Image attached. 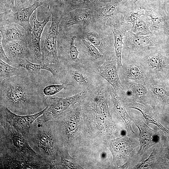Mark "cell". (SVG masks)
Returning <instances> with one entry per match:
<instances>
[{"label":"cell","instance_id":"cell-1","mask_svg":"<svg viewBox=\"0 0 169 169\" xmlns=\"http://www.w3.org/2000/svg\"><path fill=\"white\" fill-rule=\"evenodd\" d=\"M36 75L27 70L0 82V105L17 115H27L43 110L47 106L42 85Z\"/></svg>","mask_w":169,"mask_h":169},{"label":"cell","instance_id":"cell-2","mask_svg":"<svg viewBox=\"0 0 169 169\" xmlns=\"http://www.w3.org/2000/svg\"><path fill=\"white\" fill-rule=\"evenodd\" d=\"M107 90L98 86L82 100L81 117L85 136L104 141L110 139L115 126L109 110Z\"/></svg>","mask_w":169,"mask_h":169},{"label":"cell","instance_id":"cell-3","mask_svg":"<svg viewBox=\"0 0 169 169\" xmlns=\"http://www.w3.org/2000/svg\"><path fill=\"white\" fill-rule=\"evenodd\" d=\"M0 155L21 161H45L32 149L21 134L8 123L1 118Z\"/></svg>","mask_w":169,"mask_h":169},{"label":"cell","instance_id":"cell-4","mask_svg":"<svg viewBox=\"0 0 169 169\" xmlns=\"http://www.w3.org/2000/svg\"><path fill=\"white\" fill-rule=\"evenodd\" d=\"M76 104L52 120L60 147L66 148L69 153H73L76 147L77 140H80V137L84 135L81 107L79 105L76 107Z\"/></svg>","mask_w":169,"mask_h":169},{"label":"cell","instance_id":"cell-5","mask_svg":"<svg viewBox=\"0 0 169 169\" xmlns=\"http://www.w3.org/2000/svg\"><path fill=\"white\" fill-rule=\"evenodd\" d=\"M26 140L32 149L45 161L50 163L56 159L60 146L52 120L42 125L34 122Z\"/></svg>","mask_w":169,"mask_h":169},{"label":"cell","instance_id":"cell-6","mask_svg":"<svg viewBox=\"0 0 169 169\" xmlns=\"http://www.w3.org/2000/svg\"><path fill=\"white\" fill-rule=\"evenodd\" d=\"M166 38L165 34L151 32L150 35L140 36L129 31L123 40L122 60L138 58L153 47H164Z\"/></svg>","mask_w":169,"mask_h":169},{"label":"cell","instance_id":"cell-7","mask_svg":"<svg viewBox=\"0 0 169 169\" xmlns=\"http://www.w3.org/2000/svg\"><path fill=\"white\" fill-rule=\"evenodd\" d=\"M48 9L51 16V24L41 49V63L61 65L58 54L57 41L59 24L64 14L57 0H50Z\"/></svg>","mask_w":169,"mask_h":169},{"label":"cell","instance_id":"cell-8","mask_svg":"<svg viewBox=\"0 0 169 169\" xmlns=\"http://www.w3.org/2000/svg\"><path fill=\"white\" fill-rule=\"evenodd\" d=\"M81 31V26L79 25L59 29L58 54L61 65L65 68L72 66L80 62L78 58L80 53L74 42Z\"/></svg>","mask_w":169,"mask_h":169},{"label":"cell","instance_id":"cell-9","mask_svg":"<svg viewBox=\"0 0 169 169\" xmlns=\"http://www.w3.org/2000/svg\"><path fill=\"white\" fill-rule=\"evenodd\" d=\"M164 47H153L136 59L143 67L148 79L165 80L169 73V57Z\"/></svg>","mask_w":169,"mask_h":169},{"label":"cell","instance_id":"cell-10","mask_svg":"<svg viewBox=\"0 0 169 169\" xmlns=\"http://www.w3.org/2000/svg\"><path fill=\"white\" fill-rule=\"evenodd\" d=\"M81 34L106 58L115 55L112 32L107 25L93 22L81 26Z\"/></svg>","mask_w":169,"mask_h":169},{"label":"cell","instance_id":"cell-11","mask_svg":"<svg viewBox=\"0 0 169 169\" xmlns=\"http://www.w3.org/2000/svg\"><path fill=\"white\" fill-rule=\"evenodd\" d=\"M136 3L148 17L151 32L165 34L169 30V14L161 0H139Z\"/></svg>","mask_w":169,"mask_h":169},{"label":"cell","instance_id":"cell-12","mask_svg":"<svg viewBox=\"0 0 169 169\" xmlns=\"http://www.w3.org/2000/svg\"><path fill=\"white\" fill-rule=\"evenodd\" d=\"M87 91L83 90L74 95L66 98L47 97L46 102L48 107L34 122L42 125L53 120L78 103L81 102L86 96Z\"/></svg>","mask_w":169,"mask_h":169},{"label":"cell","instance_id":"cell-13","mask_svg":"<svg viewBox=\"0 0 169 169\" xmlns=\"http://www.w3.org/2000/svg\"><path fill=\"white\" fill-rule=\"evenodd\" d=\"M48 107L47 106L43 110L37 113L30 115H22L15 114L10 110L6 106L0 105V118L8 123L26 139L33 122L44 112Z\"/></svg>","mask_w":169,"mask_h":169},{"label":"cell","instance_id":"cell-14","mask_svg":"<svg viewBox=\"0 0 169 169\" xmlns=\"http://www.w3.org/2000/svg\"><path fill=\"white\" fill-rule=\"evenodd\" d=\"M145 85L147 91V105L155 110L169 105V88L164 80L149 79Z\"/></svg>","mask_w":169,"mask_h":169},{"label":"cell","instance_id":"cell-15","mask_svg":"<svg viewBox=\"0 0 169 169\" xmlns=\"http://www.w3.org/2000/svg\"><path fill=\"white\" fill-rule=\"evenodd\" d=\"M106 24L110 28L113 34V44L118 71L122 66L121 53L123 45V37L128 31L131 30L132 25L124 22L122 13L109 18L107 21Z\"/></svg>","mask_w":169,"mask_h":169},{"label":"cell","instance_id":"cell-16","mask_svg":"<svg viewBox=\"0 0 169 169\" xmlns=\"http://www.w3.org/2000/svg\"><path fill=\"white\" fill-rule=\"evenodd\" d=\"M48 5L47 0H37L30 6L20 11L8 10L0 14V22L14 23L22 27L25 31L31 32L32 27L30 19L36 9L39 7Z\"/></svg>","mask_w":169,"mask_h":169},{"label":"cell","instance_id":"cell-17","mask_svg":"<svg viewBox=\"0 0 169 169\" xmlns=\"http://www.w3.org/2000/svg\"><path fill=\"white\" fill-rule=\"evenodd\" d=\"M122 66L118 70L121 82L131 81L145 85L149 79L140 62L136 59L122 60Z\"/></svg>","mask_w":169,"mask_h":169},{"label":"cell","instance_id":"cell-18","mask_svg":"<svg viewBox=\"0 0 169 169\" xmlns=\"http://www.w3.org/2000/svg\"><path fill=\"white\" fill-rule=\"evenodd\" d=\"M30 38L2 43L4 50L12 63V66L18 67L19 64L25 59L33 62L28 44Z\"/></svg>","mask_w":169,"mask_h":169},{"label":"cell","instance_id":"cell-19","mask_svg":"<svg viewBox=\"0 0 169 169\" xmlns=\"http://www.w3.org/2000/svg\"><path fill=\"white\" fill-rule=\"evenodd\" d=\"M36 10L31 18L33 22V27L30 32L29 41V48L33 58V63L40 64L42 61V52L40 47V40L44 28L47 23L51 20V14L44 19L42 22L37 19Z\"/></svg>","mask_w":169,"mask_h":169},{"label":"cell","instance_id":"cell-20","mask_svg":"<svg viewBox=\"0 0 169 169\" xmlns=\"http://www.w3.org/2000/svg\"><path fill=\"white\" fill-rule=\"evenodd\" d=\"M107 96L111 111L114 115L123 122L127 130L128 135L132 136L135 134L131 126L130 117L127 112L126 106L118 95L116 90L108 83L107 87Z\"/></svg>","mask_w":169,"mask_h":169},{"label":"cell","instance_id":"cell-21","mask_svg":"<svg viewBox=\"0 0 169 169\" xmlns=\"http://www.w3.org/2000/svg\"><path fill=\"white\" fill-rule=\"evenodd\" d=\"M123 90L117 93L125 105L137 103L147 105V90L145 85L131 81L121 82Z\"/></svg>","mask_w":169,"mask_h":169},{"label":"cell","instance_id":"cell-22","mask_svg":"<svg viewBox=\"0 0 169 169\" xmlns=\"http://www.w3.org/2000/svg\"><path fill=\"white\" fill-rule=\"evenodd\" d=\"M115 55L107 58L103 64L97 68V73L105 80L116 91L123 90V87L118 74Z\"/></svg>","mask_w":169,"mask_h":169},{"label":"cell","instance_id":"cell-23","mask_svg":"<svg viewBox=\"0 0 169 169\" xmlns=\"http://www.w3.org/2000/svg\"><path fill=\"white\" fill-rule=\"evenodd\" d=\"M94 17V10L76 9L63 16L60 21L59 28H65L74 25L85 26L93 22Z\"/></svg>","mask_w":169,"mask_h":169},{"label":"cell","instance_id":"cell-24","mask_svg":"<svg viewBox=\"0 0 169 169\" xmlns=\"http://www.w3.org/2000/svg\"><path fill=\"white\" fill-rule=\"evenodd\" d=\"M74 43L80 53L81 61L96 62L105 61L107 58L102 55L94 45L82 36L81 31L76 38Z\"/></svg>","mask_w":169,"mask_h":169},{"label":"cell","instance_id":"cell-25","mask_svg":"<svg viewBox=\"0 0 169 169\" xmlns=\"http://www.w3.org/2000/svg\"><path fill=\"white\" fill-rule=\"evenodd\" d=\"M108 145L113 156V161L119 165L129 156L133 149L129 139L126 137H121L105 141Z\"/></svg>","mask_w":169,"mask_h":169},{"label":"cell","instance_id":"cell-26","mask_svg":"<svg viewBox=\"0 0 169 169\" xmlns=\"http://www.w3.org/2000/svg\"><path fill=\"white\" fill-rule=\"evenodd\" d=\"M128 0L110 2L104 6L94 10L93 22L106 25L109 18L123 12Z\"/></svg>","mask_w":169,"mask_h":169},{"label":"cell","instance_id":"cell-27","mask_svg":"<svg viewBox=\"0 0 169 169\" xmlns=\"http://www.w3.org/2000/svg\"><path fill=\"white\" fill-rule=\"evenodd\" d=\"M28 72L36 75H39L40 71L45 70L50 72L53 76L58 79L65 78L66 75L65 68L61 65L53 64L34 63L25 59L18 65Z\"/></svg>","mask_w":169,"mask_h":169},{"label":"cell","instance_id":"cell-28","mask_svg":"<svg viewBox=\"0 0 169 169\" xmlns=\"http://www.w3.org/2000/svg\"><path fill=\"white\" fill-rule=\"evenodd\" d=\"M0 167L3 169H51L50 163L45 161H21L0 155Z\"/></svg>","mask_w":169,"mask_h":169},{"label":"cell","instance_id":"cell-29","mask_svg":"<svg viewBox=\"0 0 169 169\" xmlns=\"http://www.w3.org/2000/svg\"><path fill=\"white\" fill-rule=\"evenodd\" d=\"M0 41L2 43L10 41L26 39L30 36V32L19 29L17 24L0 22Z\"/></svg>","mask_w":169,"mask_h":169},{"label":"cell","instance_id":"cell-30","mask_svg":"<svg viewBox=\"0 0 169 169\" xmlns=\"http://www.w3.org/2000/svg\"><path fill=\"white\" fill-rule=\"evenodd\" d=\"M65 15L77 8L92 10L104 6L108 3L105 0H57Z\"/></svg>","mask_w":169,"mask_h":169},{"label":"cell","instance_id":"cell-31","mask_svg":"<svg viewBox=\"0 0 169 169\" xmlns=\"http://www.w3.org/2000/svg\"><path fill=\"white\" fill-rule=\"evenodd\" d=\"M51 169H84L79 164L76 158L72 157L67 149L64 147L59 148L56 159L50 163Z\"/></svg>","mask_w":169,"mask_h":169},{"label":"cell","instance_id":"cell-32","mask_svg":"<svg viewBox=\"0 0 169 169\" xmlns=\"http://www.w3.org/2000/svg\"><path fill=\"white\" fill-rule=\"evenodd\" d=\"M135 125L139 131V136L140 148L138 154H142L157 141L155 131L148 127L144 122L141 124L137 123Z\"/></svg>","mask_w":169,"mask_h":169},{"label":"cell","instance_id":"cell-33","mask_svg":"<svg viewBox=\"0 0 169 169\" xmlns=\"http://www.w3.org/2000/svg\"><path fill=\"white\" fill-rule=\"evenodd\" d=\"M145 15L144 10L140 8L132 0H129L123 12V19L124 22L130 23L133 26L140 18Z\"/></svg>","mask_w":169,"mask_h":169},{"label":"cell","instance_id":"cell-34","mask_svg":"<svg viewBox=\"0 0 169 169\" xmlns=\"http://www.w3.org/2000/svg\"><path fill=\"white\" fill-rule=\"evenodd\" d=\"M0 81L13 76L21 74L27 70L22 67H17L11 65L0 59Z\"/></svg>","mask_w":169,"mask_h":169},{"label":"cell","instance_id":"cell-35","mask_svg":"<svg viewBox=\"0 0 169 169\" xmlns=\"http://www.w3.org/2000/svg\"><path fill=\"white\" fill-rule=\"evenodd\" d=\"M149 26L148 17L144 15L141 16L140 18L132 26L131 31L138 35H148L151 33Z\"/></svg>","mask_w":169,"mask_h":169},{"label":"cell","instance_id":"cell-36","mask_svg":"<svg viewBox=\"0 0 169 169\" xmlns=\"http://www.w3.org/2000/svg\"><path fill=\"white\" fill-rule=\"evenodd\" d=\"M66 76L68 78L66 80L72 79L75 82L79 84L85 85L89 83V80L88 78L82 72L76 70H71L69 68H66Z\"/></svg>","mask_w":169,"mask_h":169},{"label":"cell","instance_id":"cell-37","mask_svg":"<svg viewBox=\"0 0 169 169\" xmlns=\"http://www.w3.org/2000/svg\"><path fill=\"white\" fill-rule=\"evenodd\" d=\"M70 85L65 81L60 84L49 85L43 88V92L46 97L51 96L57 94L63 90L66 89Z\"/></svg>","mask_w":169,"mask_h":169},{"label":"cell","instance_id":"cell-38","mask_svg":"<svg viewBox=\"0 0 169 169\" xmlns=\"http://www.w3.org/2000/svg\"><path fill=\"white\" fill-rule=\"evenodd\" d=\"M15 0H0V13L8 10L15 12Z\"/></svg>","mask_w":169,"mask_h":169},{"label":"cell","instance_id":"cell-39","mask_svg":"<svg viewBox=\"0 0 169 169\" xmlns=\"http://www.w3.org/2000/svg\"><path fill=\"white\" fill-rule=\"evenodd\" d=\"M37 0H15V12L20 11L33 4Z\"/></svg>","mask_w":169,"mask_h":169},{"label":"cell","instance_id":"cell-40","mask_svg":"<svg viewBox=\"0 0 169 169\" xmlns=\"http://www.w3.org/2000/svg\"><path fill=\"white\" fill-rule=\"evenodd\" d=\"M155 156L154 151L146 160L141 162L136 167V169H149L152 167Z\"/></svg>","mask_w":169,"mask_h":169},{"label":"cell","instance_id":"cell-41","mask_svg":"<svg viewBox=\"0 0 169 169\" xmlns=\"http://www.w3.org/2000/svg\"><path fill=\"white\" fill-rule=\"evenodd\" d=\"M0 59L5 62L12 65V63L7 55L3 47L1 42L0 41Z\"/></svg>","mask_w":169,"mask_h":169},{"label":"cell","instance_id":"cell-42","mask_svg":"<svg viewBox=\"0 0 169 169\" xmlns=\"http://www.w3.org/2000/svg\"><path fill=\"white\" fill-rule=\"evenodd\" d=\"M139 0H132V1L136 3ZM163 3L164 4H166V3H169V0H161Z\"/></svg>","mask_w":169,"mask_h":169},{"label":"cell","instance_id":"cell-43","mask_svg":"<svg viewBox=\"0 0 169 169\" xmlns=\"http://www.w3.org/2000/svg\"><path fill=\"white\" fill-rule=\"evenodd\" d=\"M164 4L165 5L166 10L169 14V3Z\"/></svg>","mask_w":169,"mask_h":169},{"label":"cell","instance_id":"cell-44","mask_svg":"<svg viewBox=\"0 0 169 169\" xmlns=\"http://www.w3.org/2000/svg\"><path fill=\"white\" fill-rule=\"evenodd\" d=\"M165 33L169 40V30H166L165 31Z\"/></svg>","mask_w":169,"mask_h":169},{"label":"cell","instance_id":"cell-45","mask_svg":"<svg viewBox=\"0 0 169 169\" xmlns=\"http://www.w3.org/2000/svg\"><path fill=\"white\" fill-rule=\"evenodd\" d=\"M108 3L111 2H115L120 1L121 0H105Z\"/></svg>","mask_w":169,"mask_h":169},{"label":"cell","instance_id":"cell-46","mask_svg":"<svg viewBox=\"0 0 169 169\" xmlns=\"http://www.w3.org/2000/svg\"><path fill=\"white\" fill-rule=\"evenodd\" d=\"M48 1H49V5H48V6L47 7V9H49V8L50 0H48Z\"/></svg>","mask_w":169,"mask_h":169}]
</instances>
